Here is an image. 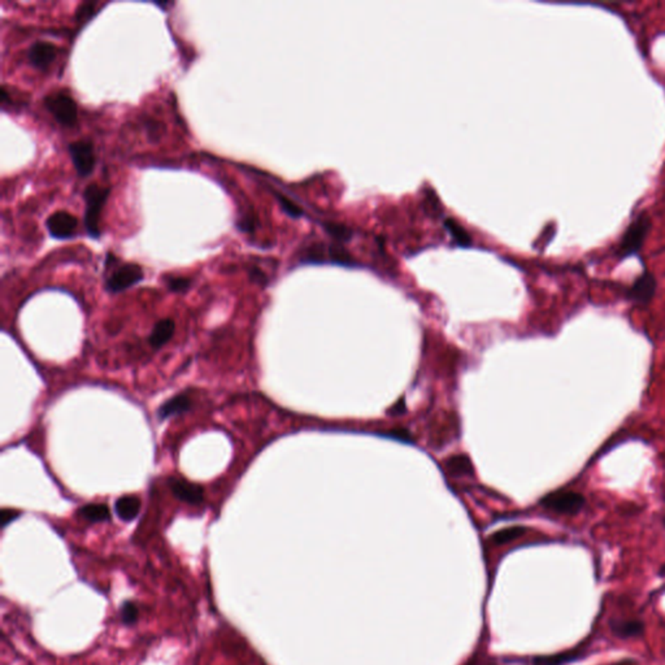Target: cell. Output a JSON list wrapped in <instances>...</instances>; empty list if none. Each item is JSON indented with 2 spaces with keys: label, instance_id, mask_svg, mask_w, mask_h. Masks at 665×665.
<instances>
[{
  "label": "cell",
  "instance_id": "obj_1",
  "mask_svg": "<svg viewBox=\"0 0 665 665\" xmlns=\"http://www.w3.org/2000/svg\"><path fill=\"white\" fill-rule=\"evenodd\" d=\"M651 228H652L651 217L648 216L646 211H642L631 220V224L626 226L625 232L620 238V242L616 246L614 256L619 260H624L634 255H638V252L642 250L645 244Z\"/></svg>",
  "mask_w": 665,
  "mask_h": 665
},
{
  "label": "cell",
  "instance_id": "obj_2",
  "mask_svg": "<svg viewBox=\"0 0 665 665\" xmlns=\"http://www.w3.org/2000/svg\"><path fill=\"white\" fill-rule=\"evenodd\" d=\"M110 192L111 190L108 187H102L96 183L88 185L84 192L85 204H86L85 228H86L87 234L94 239H98L100 237V228H99L100 212L108 199Z\"/></svg>",
  "mask_w": 665,
  "mask_h": 665
},
{
  "label": "cell",
  "instance_id": "obj_3",
  "mask_svg": "<svg viewBox=\"0 0 665 665\" xmlns=\"http://www.w3.org/2000/svg\"><path fill=\"white\" fill-rule=\"evenodd\" d=\"M539 504L546 510L562 515H577L586 504V498L577 492L559 490L541 499Z\"/></svg>",
  "mask_w": 665,
  "mask_h": 665
},
{
  "label": "cell",
  "instance_id": "obj_4",
  "mask_svg": "<svg viewBox=\"0 0 665 665\" xmlns=\"http://www.w3.org/2000/svg\"><path fill=\"white\" fill-rule=\"evenodd\" d=\"M44 105L55 117V120L62 126L72 128L78 119V107L76 102L68 94L53 93L44 98Z\"/></svg>",
  "mask_w": 665,
  "mask_h": 665
},
{
  "label": "cell",
  "instance_id": "obj_5",
  "mask_svg": "<svg viewBox=\"0 0 665 665\" xmlns=\"http://www.w3.org/2000/svg\"><path fill=\"white\" fill-rule=\"evenodd\" d=\"M657 277L647 269H645L642 275L637 277L633 285L628 289L626 299L636 305L646 307L654 299V296L657 294Z\"/></svg>",
  "mask_w": 665,
  "mask_h": 665
},
{
  "label": "cell",
  "instance_id": "obj_6",
  "mask_svg": "<svg viewBox=\"0 0 665 665\" xmlns=\"http://www.w3.org/2000/svg\"><path fill=\"white\" fill-rule=\"evenodd\" d=\"M70 154L78 174L81 177L90 176L96 166L94 145L88 139L73 142L70 145Z\"/></svg>",
  "mask_w": 665,
  "mask_h": 665
},
{
  "label": "cell",
  "instance_id": "obj_7",
  "mask_svg": "<svg viewBox=\"0 0 665 665\" xmlns=\"http://www.w3.org/2000/svg\"><path fill=\"white\" fill-rule=\"evenodd\" d=\"M143 270L138 264H125L121 268L114 270L107 279L105 289L110 293H121L131 286L137 285L143 279Z\"/></svg>",
  "mask_w": 665,
  "mask_h": 665
},
{
  "label": "cell",
  "instance_id": "obj_8",
  "mask_svg": "<svg viewBox=\"0 0 665 665\" xmlns=\"http://www.w3.org/2000/svg\"><path fill=\"white\" fill-rule=\"evenodd\" d=\"M46 226L48 233L56 239H70L77 230V217L67 211H58L47 218Z\"/></svg>",
  "mask_w": 665,
  "mask_h": 665
},
{
  "label": "cell",
  "instance_id": "obj_9",
  "mask_svg": "<svg viewBox=\"0 0 665 665\" xmlns=\"http://www.w3.org/2000/svg\"><path fill=\"white\" fill-rule=\"evenodd\" d=\"M169 486L173 495L178 501H185L191 506H198L203 501V489L197 484H191L182 478H171Z\"/></svg>",
  "mask_w": 665,
  "mask_h": 665
},
{
  "label": "cell",
  "instance_id": "obj_10",
  "mask_svg": "<svg viewBox=\"0 0 665 665\" xmlns=\"http://www.w3.org/2000/svg\"><path fill=\"white\" fill-rule=\"evenodd\" d=\"M58 56V48L48 42H35L29 51V60L38 70H46Z\"/></svg>",
  "mask_w": 665,
  "mask_h": 665
},
{
  "label": "cell",
  "instance_id": "obj_11",
  "mask_svg": "<svg viewBox=\"0 0 665 665\" xmlns=\"http://www.w3.org/2000/svg\"><path fill=\"white\" fill-rule=\"evenodd\" d=\"M191 407H192V402L190 397L186 394H180L177 397L169 399L168 402H165L164 404L159 408L157 416L163 421L172 416L180 415V414L190 411Z\"/></svg>",
  "mask_w": 665,
  "mask_h": 665
},
{
  "label": "cell",
  "instance_id": "obj_12",
  "mask_svg": "<svg viewBox=\"0 0 665 665\" xmlns=\"http://www.w3.org/2000/svg\"><path fill=\"white\" fill-rule=\"evenodd\" d=\"M140 501L137 496L134 495H128V496H122L120 499H117L116 504H114V511H116V515L117 518L122 520V521H133L134 518H138L139 512H140Z\"/></svg>",
  "mask_w": 665,
  "mask_h": 665
},
{
  "label": "cell",
  "instance_id": "obj_13",
  "mask_svg": "<svg viewBox=\"0 0 665 665\" xmlns=\"http://www.w3.org/2000/svg\"><path fill=\"white\" fill-rule=\"evenodd\" d=\"M610 628L619 638L638 637L645 631L643 622L638 620H611Z\"/></svg>",
  "mask_w": 665,
  "mask_h": 665
},
{
  "label": "cell",
  "instance_id": "obj_14",
  "mask_svg": "<svg viewBox=\"0 0 665 665\" xmlns=\"http://www.w3.org/2000/svg\"><path fill=\"white\" fill-rule=\"evenodd\" d=\"M174 330H176V325H174V321L171 319L159 321L150 336V343L154 348H160L173 337Z\"/></svg>",
  "mask_w": 665,
  "mask_h": 665
},
{
  "label": "cell",
  "instance_id": "obj_15",
  "mask_svg": "<svg viewBox=\"0 0 665 665\" xmlns=\"http://www.w3.org/2000/svg\"><path fill=\"white\" fill-rule=\"evenodd\" d=\"M78 515L90 522H104L111 518V512L108 506L102 503H90L78 510Z\"/></svg>",
  "mask_w": 665,
  "mask_h": 665
},
{
  "label": "cell",
  "instance_id": "obj_16",
  "mask_svg": "<svg viewBox=\"0 0 665 665\" xmlns=\"http://www.w3.org/2000/svg\"><path fill=\"white\" fill-rule=\"evenodd\" d=\"M584 652L579 650H570L562 654H556L551 657H538L533 660V665H565L572 661H576L584 657Z\"/></svg>",
  "mask_w": 665,
  "mask_h": 665
},
{
  "label": "cell",
  "instance_id": "obj_17",
  "mask_svg": "<svg viewBox=\"0 0 665 665\" xmlns=\"http://www.w3.org/2000/svg\"><path fill=\"white\" fill-rule=\"evenodd\" d=\"M446 468L449 472V475L455 477H463V475H473L475 468L470 463V460L466 455H455L446 460Z\"/></svg>",
  "mask_w": 665,
  "mask_h": 665
},
{
  "label": "cell",
  "instance_id": "obj_18",
  "mask_svg": "<svg viewBox=\"0 0 665 665\" xmlns=\"http://www.w3.org/2000/svg\"><path fill=\"white\" fill-rule=\"evenodd\" d=\"M527 532V529L522 527H507V529H503V530H499L496 532L493 536V542L495 544H510L512 541L518 539L521 536H524Z\"/></svg>",
  "mask_w": 665,
  "mask_h": 665
},
{
  "label": "cell",
  "instance_id": "obj_19",
  "mask_svg": "<svg viewBox=\"0 0 665 665\" xmlns=\"http://www.w3.org/2000/svg\"><path fill=\"white\" fill-rule=\"evenodd\" d=\"M445 225H446L447 230H449V234L452 235V238H454L455 242L460 244V246H469V244H470V237H469V234H468L467 232L464 230V228H461L456 221H454V220L449 218V220H447V221L445 223Z\"/></svg>",
  "mask_w": 665,
  "mask_h": 665
},
{
  "label": "cell",
  "instance_id": "obj_20",
  "mask_svg": "<svg viewBox=\"0 0 665 665\" xmlns=\"http://www.w3.org/2000/svg\"><path fill=\"white\" fill-rule=\"evenodd\" d=\"M120 614H121V621L125 625H133V624L138 621V607H137V605H134L133 602H124L121 610H120Z\"/></svg>",
  "mask_w": 665,
  "mask_h": 665
},
{
  "label": "cell",
  "instance_id": "obj_21",
  "mask_svg": "<svg viewBox=\"0 0 665 665\" xmlns=\"http://www.w3.org/2000/svg\"><path fill=\"white\" fill-rule=\"evenodd\" d=\"M96 4L93 1H85L82 3L77 8L76 12V20L78 22H86L87 20L93 18L96 15Z\"/></svg>",
  "mask_w": 665,
  "mask_h": 665
},
{
  "label": "cell",
  "instance_id": "obj_22",
  "mask_svg": "<svg viewBox=\"0 0 665 665\" xmlns=\"http://www.w3.org/2000/svg\"><path fill=\"white\" fill-rule=\"evenodd\" d=\"M166 285L174 293H183L190 287L191 279L186 277H169L166 279Z\"/></svg>",
  "mask_w": 665,
  "mask_h": 665
},
{
  "label": "cell",
  "instance_id": "obj_23",
  "mask_svg": "<svg viewBox=\"0 0 665 665\" xmlns=\"http://www.w3.org/2000/svg\"><path fill=\"white\" fill-rule=\"evenodd\" d=\"M276 197L277 199H278V202H279V204H281V207L284 208V211H285L286 213H287L289 216H302V209L298 207V206L295 204L294 202H291L290 199L286 198V197L281 195V194H276Z\"/></svg>",
  "mask_w": 665,
  "mask_h": 665
},
{
  "label": "cell",
  "instance_id": "obj_24",
  "mask_svg": "<svg viewBox=\"0 0 665 665\" xmlns=\"http://www.w3.org/2000/svg\"><path fill=\"white\" fill-rule=\"evenodd\" d=\"M388 437H391V438H395V440H399V441L407 442V443H412V435L409 434L408 430L406 429H402V428H395V429H391L386 434Z\"/></svg>",
  "mask_w": 665,
  "mask_h": 665
},
{
  "label": "cell",
  "instance_id": "obj_25",
  "mask_svg": "<svg viewBox=\"0 0 665 665\" xmlns=\"http://www.w3.org/2000/svg\"><path fill=\"white\" fill-rule=\"evenodd\" d=\"M20 516V512L15 510H3L1 511V527H6L8 525L9 522L15 521L16 518Z\"/></svg>",
  "mask_w": 665,
  "mask_h": 665
},
{
  "label": "cell",
  "instance_id": "obj_26",
  "mask_svg": "<svg viewBox=\"0 0 665 665\" xmlns=\"http://www.w3.org/2000/svg\"><path fill=\"white\" fill-rule=\"evenodd\" d=\"M250 277L254 282H258L260 285H265V284H267V276H265L260 269H251Z\"/></svg>",
  "mask_w": 665,
  "mask_h": 665
},
{
  "label": "cell",
  "instance_id": "obj_27",
  "mask_svg": "<svg viewBox=\"0 0 665 665\" xmlns=\"http://www.w3.org/2000/svg\"><path fill=\"white\" fill-rule=\"evenodd\" d=\"M664 525H665V518H664Z\"/></svg>",
  "mask_w": 665,
  "mask_h": 665
}]
</instances>
